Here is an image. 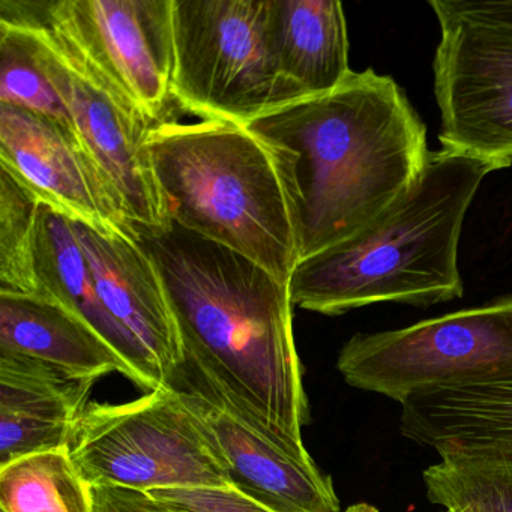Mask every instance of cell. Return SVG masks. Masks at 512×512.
<instances>
[{
    "instance_id": "cell-1",
    "label": "cell",
    "mask_w": 512,
    "mask_h": 512,
    "mask_svg": "<svg viewBox=\"0 0 512 512\" xmlns=\"http://www.w3.org/2000/svg\"><path fill=\"white\" fill-rule=\"evenodd\" d=\"M178 325L184 365L265 430L305 448L311 413L289 284L176 223L136 229Z\"/></svg>"
},
{
    "instance_id": "cell-2",
    "label": "cell",
    "mask_w": 512,
    "mask_h": 512,
    "mask_svg": "<svg viewBox=\"0 0 512 512\" xmlns=\"http://www.w3.org/2000/svg\"><path fill=\"white\" fill-rule=\"evenodd\" d=\"M245 127L293 154L301 260L382 214L412 187L430 154L425 125L403 89L371 68Z\"/></svg>"
},
{
    "instance_id": "cell-3",
    "label": "cell",
    "mask_w": 512,
    "mask_h": 512,
    "mask_svg": "<svg viewBox=\"0 0 512 512\" xmlns=\"http://www.w3.org/2000/svg\"><path fill=\"white\" fill-rule=\"evenodd\" d=\"M496 166L461 152L428 154L412 187L359 232L296 265L292 304L325 316L395 302L430 307L464 293L458 242L482 179Z\"/></svg>"
},
{
    "instance_id": "cell-4",
    "label": "cell",
    "mask_w": 512,
    "mask_h": 512,
    "mask_svg": "<svg viewBox=\"0 0 512 512\" xmlns=\"http://www.w3.org/2000/svg\"><path fill=\"white\" fill-rule=\"evenodd\" d=\"M170 223L224 245L289 284L301 260L289 149L232 122H161L146 140Z\"/></svg>"
},
{
    "instance_id": "cell-5",
    "label": "cell",
    "mask_w": 512,
    "mask_h": 512,
    "mask_svg": "<svg viewBox=\"0 0 512 512\" xmlns=\"http://www.w3.org/2000/svg\"><path fill=\"white\" fill-rule=\"evenodd\" d=\"M0 22L28 34L35 61L64 101L74 134L91 155L136 229L169 226L146 140L155 127L53 17L49 2L0 0Z\"/></svg>"
},
{
    "instance_id": "cell-6",
    "label": "cell",
    "mask_w": 512,
    "mask_h": 512,
    "mask_svg": "<svg viewBox=\"0 0 512 512\" xmlns=\"http://www.w3.org/2000/svg\"><path fill=\"white\" fill-rule=\"evenodd\" d=\"M269 0H173V100L247 125L293 103L269 49Z\"/></svg>"
},
{
    "instance_id": "cell-7",
    "label": "cell",
    "mask_w": 512,
    "mask_h": 512,
    "mask_svg": "<svg viewBox=\"0 0 512 512\" xmlns=\"http://www.w3.org/2000/svg\"><path fill=\"white\" fill-rule=\"evenodd\" d=\"M337 370L347 385L400 404L428 389L505 379L512 376V295L407 328L353 335Z\"/></svg>"
},
{
    "instance_id": "cell-8",
    "label": "cell",
    "mask_w": 512,
    "mask_h": 512,
    "mask_svg": "<svg viewBox=\"0 0 512 512\" xmlns=\"http://www.w3.org/2000/svg\"><path fill=\"white\" fill-rule=\"evenodd\" d=\"M68 451L91 485L145 493L232 485L196 419L169 386L130 403H89Z\"/></svg>"
},
{
    "instance_id": "cell-9",
    "label": "cell",
    "mask_w": 512,
    "mask_h": 512,
    "mask_svg": "<svg viewBox=\"0 0 512 512\" xmlns=\"http://www.w3.org/2000/svg\"><path fill=\"white\" fill-rule=\"evenodd\" d=\"M440 25L434 94L443 149L512 166V26L463 16L433 0Z\"/></svg>"
},
{
    "instance_id": "cell-10",
    "label": "cell",
    "mask_w": 512,
    "mask_h": 512,
    "mask_svg": "<svg viewBox=\"0 0 512 512\" xmlns=\"http://www.w3.org/2000/svg\"><path fill=\"white\" fill-rule=\"evenodd\" d=\"M170 388L196 419L232 487L274 512H343L331 476L307 448H295L242 415L182 365Z\"/></svg>"
},
{
    "instance_id": "cell-11",
    "label": "cell",
    "mask_w": 512,
    "mask_h": 512,
    "mask_svg": "<svg viewBox=\"0 0 512 512\" xmlns=\"http://www.w3.org/2000/svg\"><path fill=\"white\" fill-rule=\"evenodd\" d=\"M173 0H49L86 58L157 125L172 100Z\"/></svg>"
},
{
    "instance_id": "cell-12",
    "label": "cell",
    "mask_w": 512,
    "mask_h": 512,
    "mask_svg": "<svg viewBox=\"0 0 512 512\" xmlns=\"http://www.w3.org/2000/svg\"><path fill=\"white\" fill-rule=\"evenodd\" d=\"M0 167L70 220L137 238L79 137L59 122L0 104Z\"/></svg>"
},
{
    "instance_id": "cell-13",
    "label": "cell",
    "mask_w": 512,
    "mask_h": 512,
    "mask_svg": "<svg viewBox=\"0 0 512 512\" xmlns=\"http://www.w3.org/2000/svg\"><path fill=\"white\" fill-rule=\"evenodd\" d=\"M73 229L104 307L148 353L170 388L184 365V349L154 260L137 238L98 232L76 221Z\"/></svg>"
},
{
    "instance_id": "cell-14",
    "label": "cell",
    "mask_w": 512,
    "mask_h": 512,
    "mask_svg": "<svg viewBox=\"0 0 512 512\" xmlns=\"http://www.w3.org/2000/svg\"><path fill=\"white\" fill-rule=\"evenodd\" d=\"M401 434L445 458L512 463V376L428 389L401 404Z\"/></svg>"
},
{
    "instance_id": "cell-15",
    "label": "cell",
    "mask_w": 512,
    "mask_h": 512,
    "mask_svg": "<svg viewBox=\"0 0 512 512\" xmlns=\"http://www.w3.org/2000/svg\"><path fill=\"white\" fill-rule=\"evenodd\" d=\"M95 380L0 352V467L70 448Z\"/></svg>"
},
{
    "instance_id": "cell-16",
    "label": "cell",
    "mask_w": 512,
    "mask_h": 512,
    "mask_svg": "<svg viewBox=\"0 0 512 512\" xmlns=\"http://www.w3.org/2000/svg\"><path fill=\"white\" fill-rule=\"evenodd\" d=\"M35 271L41 295L83 320L121 359L127 379L143 391L166 388L148 353L104 307L73 220L46 203H41L38 214Z\"/></svg>"
},
{
    "instance_id": "cell-17",
    "label": "cell",
    "mask_w": 512,
    "mask_h": 512,
    "mask_svg": "<svg viewBox=\"0 0 512 512\" xmlns=\"http://www.w3.org/2000/svg\"><path fill=\"white\" fill-rule=\"evenodd\" d=\"M269 49L293 103L328 94L352 73L343 5L269 0Z\"/></svg>"
},
{
    "instance_id": "cell-18",
    "label": "cell",
    "mask_w": 512,
    "mask_h": 512,
    "mask_svg": "<svg viewBox=\"0 0 512 512\" xmlns=\"http://www.w3.org/2000/svg\"><path fill=\"white\" fill-rule=\"evenodd\" d=\"M0 352L43 362L77 379L127 370L115 352L55 299L0 293Z\"/></svg>"
},
{
    "instance_id": "cell-19",
    "label": "cell",
    "mask_w": 512,
    "mask_h": 512,
    "mask_svg": "<svg viewBox=\"0 0 512 512\" xmlns=\"http://www.w3.org/2000/svg\"><path fill=\"white\" fill-rule=\"evenodd\" d=\"M0 512H94L92 485L68 449L0 467Z\"/></svg>"
},
{
    "instance_id": "cell-20",
    "label": "cell",
    "mask_w": 512,
    "mask_h": 512,
    "mask_svg": "<svg viewBox=\"0 0 512 512\" xmlns=\"http://www.w3.org/2000/svg\"><path fill=\"white\" fill-rule=\"evenodd\" d=\"M425 493L449 512H512V463L445 458L422 473Z\"/></svg>"
},
{
    "instance_id": "cell-21",
    "label": "cell",
    "mask_w": 512,
    "mask_h": 512,
    "mask_svg": "<svg viewBox=\"0 0 512 512\" xmlns=\"http://www.w3.org/2000/svg\"><path fill=\"white\" fill-rule=\"evenodd\" d=\"M41 199L0 167V293L41 295L35 271Z\"/></svg>"
},
{
    "instance_id": "cell-22",
    "label": "cell",
    "mask_w": 512,
    "mask_h": 512,
    "mask_svg": "<svg viewBox=\"0 0 512 512\" xmlns=\"http://www.w3.org/2000/svg\"><path fill=\"white\" fill-rule=\"evenodd\" d=\"M0 104L59 122L74 133L64 101L35 61L28 34L8 22H0Z\"/></svg>"
},
{
    "instance_id": "cell-23",
    "label": "cell",
    "mask_w": 512,
    "mask_h": 512,
    "mask_svg": "<svg viewBox=\"0 0 512 512\" xmlns=\"http://www.w3.org/2000/svg\"><path fill=\"white\" fill-rule=\"evenodd\" d=\"M178 512H274L232 487H181L149 491Z\"/></svg>"
},
{
    "instance_id": "cell-24",
    "label": "cell",
    "mask_w": 512,
    "mask_h": 512,
    "mask_svg": "<svg viewBox=\"0 0 512 512\" xmlns=\"http://www.w3.org/2000/svg\"><path fill=\"white\" fill-rule=\"evenodd\" d=\"M94 512H178L145 491L92 485Z\"/></svg>"
},
{
    "instance_id": "cell-25",
    "label": "cell",
    "mask_w": 512,
    "mask_h": 512,
    "mask_svg": "<svg viewBox=\"0 0 512 512\" xmlns=\"http://www.w3.org/2000/svg\"><path fill=\"white\" fill-rule=\"evenodd\" d=\"M343 512H379V509L376 506L370 505V503H356V505L344 509Z\"/></svg>"
},
{
    "instance_id": "cell-26",
    "label": "cell",
    "mask_w": 512,
    "mask_h": 512,
    "mask_svg": "<svg viewBox=\"0 0 512 512\" xmlns=\"http://www.w3.org/2000/svg\"><path fill=\"white\" fill-rule=\"evenodd\" d=\"M445 512H449V511H445Z\"/></svg>"
}]
</instances>
